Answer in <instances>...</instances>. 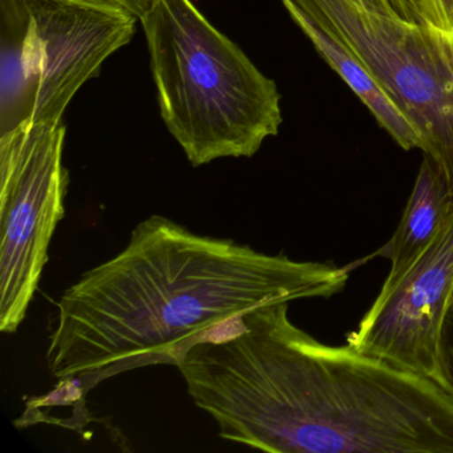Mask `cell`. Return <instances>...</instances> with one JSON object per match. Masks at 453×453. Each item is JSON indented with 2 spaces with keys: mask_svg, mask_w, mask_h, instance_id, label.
<instances>
[{
  "mask_svg": "<svg viewBox=\"0 0 453 453\" xmlns=\"http://www.w3.org/2000/svg\"><path fill=\"white\" fill-rule=\"evenodd\" d=\"M219 436L272 453H453V394L296 327L288 303L241 315L232 336L177 360Z\"/></svg>",
  "mask_w": 453,
  "mask_h": 453,
  "instance_id": "1",
  "label": "cell"
},
{
  "mask_svg": "<svg viewBox=\"0 0 453 453\" xmlns=\"http://www.w3.org/2000/svg\"><path fill=\"white\" fill-rule=\"evenodd\" d=\"M347 267L196 234L164 216L81 275L58 303L47 365L58 379L174 363L208 331L265 304L331 298Z\"/></svg>",
  "mask_w": 453,
  "mask_h": 453,
  "instance_id": "2",
  "label": "cell"
},
{
  "mask_svg": "<svg viewBox=\"0 0 453 453\" xmlns=\"http://www.w3.org/2000/svg\"><path fill=\"white\" fill-rule=\"evenodd\" d=\"M140 23L161 118L192 166L253 157L280 134L277 83L192 0H152Z\"/></svg>",
  "mask_w": 453,
  "mask_h": 453,
  "instance_id": "3",
  "label": "cell"
},
{
  "mask_svg": "<svg viewBox=\"0 0 453 453\" xmlns=\"http://www.w3.org/2000/svg\"><path fill=\"white\" fill-rule=\"evenodd\" d=\"M139 22L115 0H0V136L63 121Z\"/></svg>",
  "mask_w": 453,
  "mask_h": 453,
  "instance_id": "4",
  "label": "cell"
},
{
  "mask_svg": "<svg viewBox=\"0 0 453 453\" xmlns=\"http://www.w3.org/2000/svg\"><path fill=\"white\" fill-rule=\"evenodd\" d=\"M335 35L423 140L453 196V35L365 12L349 0H291Z\"/></svg>",
  "mask_w": 453,
  "mask_h": 453,
  "instance_id": "5",
  "label": "cell"
},
{
  "mask_svg": "<svg viewBox=\"0 0 453 453\" xmlns=\"http://www.w3.org/2000/svg\"><path fill=\"white\" fill-rule=\"evenodd\" d=\"M63 121L0 136V331L17 333L49 262L65 214L70 174Z\"/></svg>",
  "mask_w": 453,
  "mask_h": 453,
  "instance_id": "6",
  "label": "cell"
},
{
  "mask_svg": "<svg viewBox=\"0 0 453 453\" xmlns=\"http://www.w3.org/2000/svg\"><path fill=\"white\" fill-rule=\"evenodd\" d=\"M452 306L453 225L396 285L379 293L347 344L453 394L445 347Z\"/></svg>",
  "mask_w": 453,
  "mask_h": 453,
  "instance_id": "7",
  "label": "cell"
},
{
  "mask_svg": "<svg viewBox=\"0 0 453 453\" xmlns=\"http://www.w3.org/2000/svg\"><path fill=\"white\" fill-rule=\"evenodd\" d=\"M452 225V193L431 158L424 156L399 226L379 251L391 261L380 291L396 285Z\"/></svg>",
  "mask_w": 453,
  "mask_h": 453,
  "instance_id": "8",
  "label": "cell"
},
{
  "mask_svg": "<svg viewBox=\"0 0 453 453\" xmlns=\"http://www.w3.org/2000/svg\"><path fill=\"white\" fill-rule=\"evenodd\" d=\"M294 22L306 34L320 57L341 76L342 81L362 100L399 147L405 150H423V140L415 127L400 112L365 65L317 20L312 19L291 0H282Z\"/></svg>",
  "mask_w": 453,
  "mask_h": 453,
  "instance_id": "9",
  "label": "cell"
},
{
  "mask_svg": "<svg viewBox=\"0 0 453 453\" xmlns=\"http://www.w3.org/2000/svg\"><path fill=\"white\" fill-rule=\"evenodd\" d=\"M426 25L453 35V0H418Z\"/></svg>",
  "mask_w": 453,
  "mask_h": 453,
  "instance_id": "10",
  "label": "cell"
},
{
  "mask_svg": "<svg viewBox=\"0 0 453 453\" xmlns=\"http://www.w3.org/2000/svg\"><path fill=\"white\" fill-rule=\"evenodd\" d=\"M349 4H355L365 12H372V14L386 15V17H394L403 19L400 12H397L392 0H349Z\"/></svg>",
  "mask_w": 453,
  "mask_h": 453,
  "instance_id": "11",
  "label": "cell"
},
{
  "mask_svg": "<svg viewBox=\"0 0 453 453\" xmlns=\"http://www.w3.org/2000/svg\"><path fill=\"white\" fill-rule=\"evenodd\" d=\"M115 2L134 12V15L139 17V19H142V15L148 12L150 4H152V0H115Z\"/></svg>",
  "mask_w": 453,
  "mask_h": 453,
  "instance_id": "12",
  "label": "cell"
},
{
  "mask_svg": "<svg viewBox=\"0 0 453 453\" xmlns=\"http://www.w3.org/2000/svg\"><path fill=\"white\" fill-rule=\"evenodd\" d=\"M445 347H447L448 362H449L450 372L453 376V312H450L449 320H448Z\"/></svg>",
  "mask_w": 453,
  "mask_h": 453,
  "instance_id": "13",
  "label": "cell"
},
{
  "mask_svg": "<svg viewBox=\"0 0 453 453\" xmlns=\"http://www.w3.org/2000/svg\"><path fill=\"white\" fill-rule=\"evenodd\" d=\"M452 312H453V306H452Z\"/></svg>",
  "mask_w": 453,
  "mask_h": 453,
  "instance_id": "14",
  "label": "cell"
}]
</instances>
